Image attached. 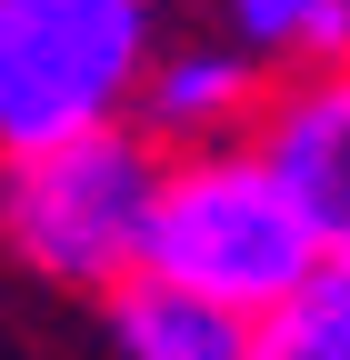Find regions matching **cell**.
<instances>
[{
    "label": "cell",
    "mask_w": 350,
    "mask_h": 360,
    "mask_svg": "<svg viewBox=\"0 0 350 360\" xmlns=\"http://www.w3.org/2000/svg\"><path fill=\"white\" fill-rule=\"evenodd\" d=\"M101 340H110V360H250L240 310L160 281V270H130L101 290Z\"/></svg>",
    "instance_id": "cell-6"
},
{
    "label": "cell",
    "mask_w": 350,
    "mask_h": 360,
    "mask_svg": "<svg viewBox=\"0 0 350 360\" xmlns=\"http://www.w3.org/2000/svg\"><path fill=\"white\" fill-rule=\"evenodd\" d=\"M160 0H0V150L130 120Z\"/></svg>",
    "instance_id": "cell-3"
},
{
    "label": "cell",
    "mask_w": 350,
    "mask_h": 360,
    "mask_svg": "<svg viewBox=\"0 0 350 360\" xmlns=\"http://www.w3.org/2000/svg\"><path fill=\"white\" fill-rule=\"evenodd\" d=\"M160 141L141 120H101L40 150H0V250L51 290H110L141 270L150 240V191H160Z\"/></svg>",
    "instance_id": "cell-1"
},
{
    "label": "cell",
    "mask_w": 350,
    "mask_h": 360,
    "mask_svg": "<svg viewBox=\"0 0 350 360\" xmlns=\"http://www.w3.org/2000/svg\"><path fill=\"white\" fill-rule=\"evenodd\" d=\"M311 260H320L311 220L290 210V191L271 180V160L250 141H200V150L160 160L141 270H160V281H181L200 300L240 310V321H260Z\"/></svg>",
    "instance_id": "cell-2"
},
{
    "label": "cell",
    "mask_w": 350,
    "mask_h": 360,
    "mask_svg": "<svg viewBox=\"0 0 350 360\" xmlns=\"http://www.w3.org/2000/svg\"><path fill=\"white\" fill-rule=\"evenodd\" d=\"M250 150L271 160L290 210L311 220L320 250H350V60L271 80V101L250 120Z\"/></svg>",
    "instance_id": "cell-4"
},
{
    "label": "cell",
    "mask_w": 350,
    "mask_h": 360,
    "mask_svg": "<svg viewBox=\"0 0 350 360\" xmlns=\"http://www.w3.org/2000/svg\"><path fill=\"white\" fill-rule=\"evenodd\" d=\"M221 40H240L271 70H320L350 60V0H210Z\"/></svg>",
    "instance_id": "cell-8"
},
{
    "label": "cell",
    "mask_w": 350,
    "mask_h": 360,
    "mask_svg": "<svg viewBox=\"0 0 350 360\" xmlns=\"http://www.w3.org/2000/svg\"><path fill=\"white\" fill-rule=\"evenodd\" d=\"M260 101H271V60H250L240 40L200 30V40H150L141 80H130V120L160 150H200V141H250Z\"/></svg>",
    "instance_id": "cell-5"
},
{
    "label": "cell",
    "mask_w": 350,
    "mask_h": 360,
    "mask_svg": "<svg viewBox=\"0 0 350 360\" xmlns=\"http://www.w3.org/2000/svg\"><path fill=\"white\" fill-rule=\"evenodd\" d=\"M250 360H350V250H320L250 321Z\"/></svg>",
    "instance_id": "cell-7"
}]
</instances>
